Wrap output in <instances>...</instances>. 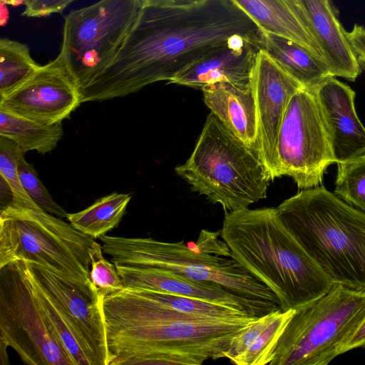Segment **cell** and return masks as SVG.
Masks as SVG:
<instances>
[{
  "label": "cell",
  "instance_id": "obj_20",
  "mask_svg": "<svg viewBox=\"0 0 365 365\" xmlns=\"http://www.w3.org/2000/svg\"><path fill=\"white\" fill-rule=\"evenodd\" d=\"M261 48L303 88L314 91L333 76L323 59L300 43L262 30Z\"/></svg>",
  "mask_w": 365,
  "mask_h": 365
},
{
  "label": "cell",
  "instance_id": "obj_4",
  "mask_svg": "<svg viewBox=\"0 0 365 365\" xmlns=\"http://www.w3.org/2000/svg\"><path fill=\"white\" fill-rule=\"evenodd\" d=\"M276 208L333 284L365 291L364 212L319 185L302 189Z\"/></svg>",
  "mask_w": 365,
  "mask_h": 365
},
{
  "label": "cell",
  "instance_id": "obj_33",
  "mask_svg": "<svg viewBox=\"0 0 365 365\" xmlns=\"http://www.w3.org/2000/svg\"><path fill=\"white\" fill-rule=\"evenodd\" d=\"M346 37L359 63L365 64V28L355 24Z\"/></svg>",
  "mask_w": 365,
  "mask_h": 365
},
{
  "label": "cell",
  "instance_id": "obj_10",
  "mask_svg": "<svg viewBox=\"0 0 365 365\" xmlns=\"http://www.w3.org/2000/svg\"><path fill=\"white\" fill-rule=\"evenodd\" d=\"M0 342L28 365H73L38 306L25 260L0 268Z\"/></svg>",
  "mask_w": 365,
  "mask_h": 365
},
{
  "label": "cell",
  "instance_id": "obj_18",
  "mask_svg": "<svg viewBox=\"0 0 365 365\" xmlns=\"http://www.w3.org/2000/svg\"><path fill=\"white\" fill-rule=\"evenodd\" d=\"M115 266L125 288L163 292L228 304L255 317L245 301L215 282L195 280L159 267Z\"/></svg>",
  "mask_w": 365,
  "mask_h": 365
},
{
  "label": "cell",
  "instance_id": "obj_1",
  "mask_svg": "<svg viewBox=\"0 0 365 365\" xmlns=\"http://www.w3.org/2000/svg\"><path fill=\"white\" fill-rule=\"evenodd\" d=\"M235 36L261 46L262 30L232 0L145 5L109 64L81 88L82 102L123 97L179 72Z\"/></svg>",
  "mask_w": 365,
  "mask_h": 365
},
{
  "label": "cell",
  "instance_id": "obj_24",
  "mask_svg": "<svg viewBox=\"0 0 365 365\" xmlns=\"http://www.w3.org/2000/svg\"><path fill=\"white\" fill-rule=\"evenodd\" d=\"M131 199L128 194L113 192L76 213H68L69 223L79 232L95 239L116 227Z\"/></svg>",
  "mask_w": 365,
  "mask_h": 365
},
{
  "label": "cell",
  "instance_id": "obj_13",
  "mask_svg": "<svg viewBox=\"0 0 365 365\" xmlns=\"http://www.w3.org/2000/svg\"><path fill=\"white\" fill-rule=\"evenodd\" d=\"M27 265L33 278L66 314L96 365H108L103 300L98 294L86 291L41 265L29 262Z\"/></svg>",
  "mask_w": 365,
  "mask_h": 365
},
{
  "label": "cell",
  "instance_id": "obj_29",
  "mask_svg": "<svg viewBox=\"0 0 365 365\" xmlns=\"http://www.w3.org/2000/svg\"><path fill=\"white\" fill-rule=\"evenodd\" d=\"M24 153L20 150L17 161L18 175L22 187L42 210L61 218L66 217L68 213L52 198L33 165L25 160Z\"/></svg>",
  "mask_w": 365,
  "mask_h": 365
},
{
  "label": "cell",
  "instance_id": "obj_2",
  "mask_svg": "<svg viewBox=\"0 0 365 365\" xmlns=\"http://www.w3.org/2000/svg\"><path fill=\"white\" fill-rule=\"evenodd\" d=\"M108 365H201L225 358L258 317L213 319L173 310L125 288L103 300Z\"/></svg>",
  "mask_w": 365,
  "mask_h": 365
},
{
  "label": "cell",
  "instance_id": "obj_21",
  "mask_svg": "<svg viewBox=\"0 0 365 365\" xmlns=\"http://www.w3.org/2000/svg\"><path fill=\"white\" fill-rule=\"evenodd\" d=\"M232 1L244 11L261 30L295 41L324 60L321 48L314 37L280 1Z\"/></svg>",
  "mask_w": 365,
  "mask_h": 365
},
{
  "label": "cell",
  "instance_id": "obj_30",
  "mask_svg": "<svg viewBox=\"0 0 365 365\" xmlns=\"http://www.w3.org/2000/svg\"><path fill=\"white\" fill-rule=\"evenodd\" d=\"M20 149L11 140L0 135V175L9 182L14 194L12 205L31 206L36 204L22 187L17 171Z\"/></svg>",
  "mask_w": 365,
  "mask_h": 365
},
{
  "label": "cell",
  "instance_id": "obj_19",
  "mask_svg": "<svg viewBox=\"0 0 365 365\" xmlns=\"http://www.w3.org/2000/svg\"><path fill=\"white\" fill-rule=\"evenodd\" d=\"M299 1L331 74L355 81L361 72L360 63L336 15L331 0Z\"/></svg>",
  "mask_w": 365,
  "mask_h": 365
},
{
  "label": "cell",
  "instance_id": "obj_5",
  "mask_svg": "<svg viewBox=\"0 0 365 365\" xmlns=\"http://www.w3.org/2000/svg\"><path fill=\"white\" fill-rule=\"evenodd\" d=\"M220 230H202L196 242H168L148 237L105 235L103 252L115 265L170 269L190 279L215 282L245 301L259 317L281 310L274 293L232 258Z\"/></svg>",
  "mask_w": 365,
  "mask_h": 365
},
{
  "label": "cell",
  "instance_id": "obj_3",
  "mask_svg": "<svg viewBox=\"0 0 365 365\" xmlns=\"http://www.w3.org/2000/svg\"><path fill=\"white\" fill-rule=\"evenodd\" d=\"M220 236L232 257L274 293L283 312L319 298L333 285L284 225L277 208L226 212Z\"/></svg>",
  "mask_w": 365,
  "mask_h": 365
},
{
  "label": "cell",
  "instance_id": "obj_35",
  "mask_svg": "<svg viewBox=\"0 0 365 365\" xmlns=\"http://www.w3.org/2000/svg\"><path fill=\"white\" fill-rule=\"evenodd\" d=\"M14 194L12 188L5 178L0 175V211L14 202Z\"/></svg>",
  "mask_w": 365,
  "mask_h": 365
},
{
  "label": "cell",
  "instance_id": "obj_6",
  "mask_svg": "<svg viewBox=\"0 0 365 365\" xmlns=\"http://www.w3.org/2000/svg\"><path fill=\"white\" fill-rule=\"evenodd\" d=\"M194 192L225 212L266 198L269 172L261 158L210 113L190 158L175 168Z\"/></svg>",
  "mask_w": 365,
  "mask_h": 365
},
{
  "label": "cell",
  "instance_id": "obj_38",
  "mask_svg": "<svg viewBox=\"0 0 365 365\" xmlns=\"http://www.w3.org/2000/svg\"><path fill=\"white\" fill-rule=\"evenodd\" d=\"M6 4L1 1V25L4 26L6 24L8 19V11L6 6Z\"/></svg>",
  "mask_w": 365,
  "mask_h": 365
},
{
  "label": "cell",
  "instance_id": "obj_40",
  "mask_svg": "<svg viewBox=\"0 0 365 365\" xmlns=\"http://www.w3.org/2000/svg\"><path fill=\"white\" fill-rule=\"evenodd\" d=\"M1 2H4L6 4H10L14 6H20L21 4H25L26 0H1Z\"/></svg>",
  "mask_w": 365,
  "mask_h": 365
},
{
  "label": "cell",
  "instance_id": "obj_28",
  "mask_svg": "<svg viewBox=\"0 0 365 365\" xmlns=\"http://www.w3.org/2000/svg\"><path fill=\"white\" fill-rule=\"evenodd\" d=\"M103 254L102 245L94 241L89 250L90 279L102 300L106 297L125 289L115 264L107 260Z\"/></svg>",
  "mask_w": 365,
  "mask_h": 365
},
{
  "label": "cell",
  "instance_id": "obj_37",
  "mask_svg": "<svg viewBox=\"0 0 365 365\" xmlns=\"http://www.w3.org/2000/svg\"><path fill=\"white\" fill-rule=\"evenodd\" d=\"M201 0H143L145 5L157 6H179L197 3Z\"/></svg>",
  "mask_w": 365,
  "mask_h": 365
},
{
  "label": "cell",
  "instance_id": "obj_27",
  "mask_svg": "<svg viewBox=\"0 0 365 365\" xmlns=\"http://www.w3.org/2000/svg\"><path fill=\"white\" fill-rule=\"evenodd\" d=\"M336 164L334 193L365 212V155Z\"/></svg>",
  "mask_w": 365,
  "mask_h": 365
},
{
  "label": "cell",
  "instance_id": "obj_9",
  "mask_svg": "<svg viewBox=\"0 0 365 365\" xmlns=\"http://www.w3.org/2000/svg\"><path fill=\"white\" fill-rule=\"evenodd\" d=\"M144 6L143 0H100L65 16L60 52L81 88L112 61Z\"/></svg>",
  "mask_w": 365,
  "mask_h": 365
},
{
  "label": "cell",
  "instance_id": "obj_39",
  "mask_svg": "<svg viewBox=\"0 0 365 365\" xmlns=\"http://www.w3.org/2000/svg\"><path fill=\"white\" fill-rule=\"evenodd\" d=\"M7 346L1 342H0V354H1V364H8V357L6 354V349Z\"/></svg>",
  "mask_w": 365,
  "mask_h": 365
},
{
  "label": "cell",
  "instance_id": "obj_15",
  "mask_svg": "<svg viewBox=\"0 0 365 365\" xmlns=\"http://www.w3.org/2000/svg\"><path fill=\"white\" fill-rule=\"evenodd\" d=\"M330 138L335 163L365 155V127L356 115L355 92L331 76L313 91Z\"/></svg>",
  "mask_w": 365,
  "mask_h": 365
},
{
  "label": "cell",
  "instance_id": "obj_31",
  "mask_svg": "<svg viewBox=\"0 0 365 365\" xmlns=\"http://www.w3.org/2000/svg\"><path fill=\"white\" fill-rule=\"evenodd\" d=\"M276 312L258 317L250 326L235 335L232 338L230 346L225 354V358L232 363L242 354L272 322Z\"/></svg>",
  "mask_w": 365,
  "mask_h": 365
},
{
  "label": "cell",
  "instance_id": "obj_17",
  "mask_svg": "<svg viewBox=\"0 0 365 365\" xmlns=\"http://www.w3.org/2000/svg\"><path fill=\"white\" fill-rule=\"evenodd\" d=\"M260 46L247 43L241 48L231 46L230 39L187 66L168 83L202 89L217 82L245 84L252 81Z\"/></svg>",
  "mask_w": 365,
  "mask_h": 365
},
{
  "label": "cell",
  "instance_id": "obj_22",
  "mask_svg": "<svg viewBox=\"0 0 365 365\" xmlns=\"http://www.w3.org/2000/svg\"><path fill=\"white\" fill-rule=\"evenodd\" d=\"M63 135L62 122L46 124L0 110V135L13 141L24 153H48Z\"/></svg>",
  "mask_w": 365,
  "mask_h": 365
},
{
  "label": "cell",
  "instance_id": "obj_34",
  "mask_svg": "<svg viewBox=\"0 0 365 365\" xmlns=\"http://www.w3.org/2000/svg\"><path fill=\"white\" fill-rule=\"evenodd\" d=\"M300 21L304 28L312 34L309 23L306 13L299 0H279ZM313 36V35H312Z\"/></svg>",
  "mask_w": 365,
  "mask_h": 365
},
{
  "label": "cell",
  "instance_id": "obj_32",
  "mask_svg": "<svg viewBox=\"0 0 365 365\" xmlns=\"http://www.w3.org/2000/svg\"><path fill=\"white\" fill-rule=\"evenodd\" d=\"M76 0H26L22 15L29 17H41L61 13Z\"/></svg>",
  "mask_w": 365,
  "mask_h": 365
},
{
  "label": "cell",
  "instance_id": "obj_36",
  "mask_svg": "<svg viewBox=\"0 0 365 365\" xmlns=\"http://www.w3.org/2000/svg\"><path fill=\"white\" fill-rule=\"evenodd\" d=\"M365 346V320L345 347L344 353L359 347Z\"/></svg>",
  "mask_w": 365,
  "mask_h": 365
},
{
  "label": "cell",
  "instance_id": "obj_25",
  "mask_svg": "<svg viewBox=\"0 0 365 365\" xmlns=\"http://www.w3.org/2000/svg\"><path fill=\"white\" fill-rule=\"evenodd\" d=\"M40 66L32 58L29 47L4 38L0 40V96L19 86Z\"/></svg>",
  "mask_w": 365,
  "mask_h": 365
},
{
  "label": "cell",
  "instance_id": "obj_14",
  "mask_svg": "<svg viewBox=\"0 0 365 365\" xmlns=\"http://www.w3.org/2000/svg\"><path fill=\"white\" fill-rule=\"evenodd\" d=\"M252 81L262 160L273 180L277 178L279 130L290 98L303 87L262 48L257 56Z\"/></svg>",
  "mask_w": 365,
  "mask_h": 365
},
{
  "label": "cell",
  "instance_id": "obj_23",
  "mask_svg": "<svg viewBox=\"0 0 365 365\" xmlns=\"http://www.w3.org/2000/svg\"><path fill=\"white\" fill-rule=\"evenodd\" d=\"M31 287L38 306L61 346L73 365H96L73 325L52 297L33 278L26 262Z\"/></svg>",
  "mask_w": 365,
  "mask_h": 365
},
{
  "label": "cell",
  "instance_id": "obj_11",
  "mask_svg": "<svg viewBox=\"0 0 365 365\" xmlns=\"http://www.w3.org/2000/svg\"><path fill=\"white\" fill-rule=\"evenodd\" d=\"M277 178L287 175L299 189L322 184L335 163L329 133L314 93L297 91L287 105L278 133Z\"/></svg>",
  "mask_w": 365,
  "mask_h": 365
},
{
  "label": "cell",
  "instance_id": "obj_8",
  "mask_svg": "<svg viewBox=\"0 0 365 365\" xmlns=\"http://www.w3.org/2000/svg\"><path fill=\"white\" fill-rule=\"evenodd\" d=\"M365 320V291L333 284L319 298L295 309L270 365H327L344 354Z\"/></svg>",
  "mask_w": 365,
  "mask_h": 365
},
{
  "label": "cell",
  "instance_id": "obj_26",
  "mask_svg": "<svg viewBox=\"0 0 365 365\" xmlns=\"http://www.w3.org/2000/svg\"><path fill=\"white\" fill-rule=\"evenodd\" d=\"M294 312L295 309H289L285 312L277 311L269 325L232 364L237 365L269 364L274 358L277 341Z\"/></svg>",
  "mask_w": 365,
  "mask_h": 365
},
{
  "label": "cell",
  "instance_id": "obj_7",
  "mask_svg": "<svg viewBox=\"0 0 365 365\" xmlns=\"http://www.w3.org/2000/svg\"><path fill=\"white\" fill-rule=\"evenodd\" d=\"M94 241L37 205H11L0 211V268L25 260L98 294L90 279Z\"/></svg>",
  "mask_w": 365,
  "mask_h": 365
},
{
  "label": "cell",
  "instance_id": "obj_12",
  "mask_svg": "<svg viewBox=\"0 0 365 365\" xmlns=\"http://www.w3.org/2000/svg\"><path fill=\"white\" fill-rule=\"evenodd\" d=\"M81 103V86L61 52L0 96V110L46 124L68 118Z\"/></svg>",
  "mask_w": 365,
  "mask_h": 365
},
{
  "label": "cell",
  "instance_id": "obj_16",
  "mask_svg": "<svg viewBox=\"0 0 365 365\" xmlns=\"http://www.w3.org/2000/svg\"><path fill=\"white\" fill-rule=\"evenodd\" d=\"M201 90L211 113L262 160L252 81L245 84L217 82Z\"/></svg>",
  "mask_w": 365,
  "mask_h": 365
}]
</instances>
